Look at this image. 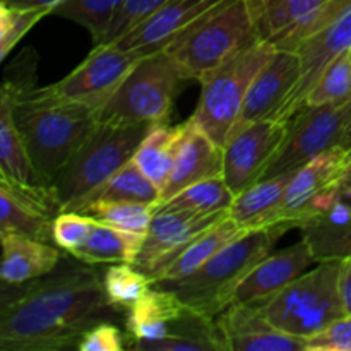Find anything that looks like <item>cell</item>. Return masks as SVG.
<instances>
[{"instance_id": "1", "label": "cell", "mask_w": 351, "mask_h": 351, "mask_svg": "<svg viewBox=\"0 0 351 351\" xmlns=\"http://www.w3.org/2000/svg\"><path fill=\"white\" fill-rule=\"evenodd\" d=\"M115 311L89 264H64L0 312V351L77 350L84 332Z\"/></svg>"}, {"instance_id": "2", "label": "cell", "mask_w": 351, "mask_h": 351, "mask_svg": "<svg viewBox=\"0 0 351 351\" xmlns=\"http://www.w3.org/2000/svg\"><path fill=\"white\" fill-rule=\"evenodd\" d=\"M16 120L38 180L55 199V180L95 129L99 112L48 95L43 88H36V74H33L17 98Z\"/></svg>"}, {"instance_id": "3", "label": "cell", "mask_w": 351, "mask_h": 351, "mask_svg": "<svg viewBox=\"0 0 351 351\" xmlns=\"http://www.w3.org/2000/svg\"><path fill=\"white\" fill-rule=\"evenodd\" d=\"M283 235V232L273 228L247 230L197 271L182 280L158 283L156 287L170 290L187 311L216 319L235 302V293L243 278L259 261L273 252Z\"/></svg>"}, {"instance_id": "4", "label": "cell", "mask_w": 351, "mask_h": 351, "mask_svg": "<svg viewBox=\"0 0 351 351\" xmlns=\"http://www.w3.org/2000/svg\"><path fill=\"white\" fill-rule=\"evenodd\" d=\"M151 123L98 120L53 184L58 213L81 211L99 187L132 160Z\"/></svg>"}, {"instance_id": "5", "label": "cell", "mask_w": 351, "mask_h": 351, "mask_svg": "<svg viewBox=\"0 0 351 351\" xmlns=\"http://www.w3.org/2000/svg\"><path fill=\"white\" fill-rule=\"evenodd\" d=\"M257 38L245 0H225L178 34L163 50L187 79L201 81Z\"/></svg>"}, {"instance_id": "6", "label": "cell", "mask_w": 351, "mask_h": 351, "mask_svg": "<svg viewBox=\"0 0 351 351\" xmlns=\"http://www.w3.org/2000/svg\"><path fill=\"white\" fill-rule=\"evenodd\" d=\"M338 274L339 261H321L314 269L305 271L278 293L254 304L278 329L307 339L345 315Z\"/></svg>"}, {"instance_id": "7", "label": "cell", "mask_w": 351, "mask_h": 351, "mask_svg": "<svg viewBox=\"0 0 351 351\" xmlns=\"http://www.w3.org/2000/svg\"><path fill=\"white\" fill-rule=\"evenodd\" d=\"M274 50L276 48L271 43L254 38L199 81L201 96L192 119L218 146H225L230 130L239 119L250 82Z\"/></svg>"}, {"instance_id": "8", "label": "cell", "mask_w": 351, "mask_h": 351, "mask_svg": "<svg viewBox=\"0 0 351 351\" xmlns=\"http://www.w3.org/2000/svg\"><path fill=\"white\" fill-rule=\"evenodd\" d=\"M182 81L187 77L167 50L144 55L103 106L99 120L168 122Z\"/></svg>"}, {"instance_id": "9", "label": "cell", "mask_w": 351, "mask_h": 351, "mask_svg": "<svg viewBox=\"0 0 351 351\" xmlns=\"http://www.w3.org/2000/svg\"><path fill=\"white\" fill-rule=\"evenodd\" d=\"M350 122L351 98L343 103L300 108L291 117L287 136L261 175V180L291 173L317 154L338 146Z\"/></svg>"}, {"instance_id": "10", "label": "cell", "mask_w": 351, "mask_h": 351, "mask_svg": "<svg viewBox=\"0 0 351 351\" xmlns=\"http://www.w3.org/2000/svg\"><path fill=\"white\" fill-rule=\"evenodd\" d=\"M254 34L280 50L295 51L300 41L336 19L351 0H245Z\"/></svg>"}, {"instance_id": "11", "label": "cell", "mask_w": 351, "mask_h": 351, "mask_svg": "<svg viewBox=\"0 0 351 351\" xmlns=\"http://www.w3.org/2000/svg\"><path fill=\"white\" fill-rule=\"evenodd\" d=\"M143 57L141 51L127 50L115 43L99 45L93 48L91 53L74 71L53 84L43 86V89L55 98L82 103L101 112Z\"/></svg>"}, {"instance_id": "12", "label": "cell", "mask_w": 351, "mask_h": 351, "mask_svg": "<svg viewBox=\"0 0 351 351\" xmlns=\"http://www.w3.org/2000/svg\"><path fill=\"white\" fill-rule=\"evenodd\" d=\"M31 55V50L24 51L7 71L5 77L0 79V177L43 195L58 213L53 195L45 191L38 180L16 120V103L21 89L31 75L36 74V57L29 60Z\"/></svg>"}, {"instance_id": "13", "label": "cell", "mask_w": 351, "mask_h": 351, "mask_svg": "<svg viewBox=\"0 0 351 351\" xmlns=\"http://www.w3.org/2000/svg\"><path fill=\"white\" fill-rule=\"evenodd\" d=\"M288 120L266 119L232 134L223 146V178L233 194L256 182L280 149L288 132Z\"/></svg>"}, {"instance_id": "14", "label": "cell", "mask_w": 351, "mask_h": 351, "mask_svg": "<svg viewBox=\"0 0 351 351\" xmlns=\"http://www.w3.org/2000/svg\"><path fill=\"white\" fill-rule=\"evenodd\" d=\"M346 160L348 151L338 144L295 170L271 228L287 233L293 228H300L305 221L314 218L315 204L331 191V185L335 184Z\"/></svg>"}, {"instance_id": "15", "label": "cell", "mask_w": 351, "mask_h": 351, "mask_svg": "<svg viewBox=\"0 0 351 351\" xmlns=\"http://www.w3.org/2000/svg\"><path fill=\"white\" fill-rule=\"evenodd\" d=\"M298 77L300 64L297 51L276 48L250 82L242 110L235 125L230 130V136L250 123L276 117L293 93Z\"/></svg>"}, {"instance_id": "16", "label": "cell", "mask_w": 351, "mask_h": 351, "mask_svg": "<svg viewBox=\"0 0 351 351\" xmlns=\"http://www.w3.org/2000/svg\"><path fill=\"white\" fill-rule=\"evenodd\" d=\"M348 48H351V5L346 7L328 26L300 41L295 50L298 55V64H300V77L276 119L290 122L291 117L297 115L298 110L304 106L308 91L315 84L322 71Z\"/></svg>"}, {"instance_id": "17", "label": "cell", "mask_w": 351, "mask_h": 351, "mask_svg": "<svg viewBox=\"0 0 351 351\" xmlns=\"http://www.w3.org/2000/svg\"><path fill=\"white\" fill-rule=\"evenodd\" d=\"M226 351H305V339L271 324L256 304L233 302L216 317Z\"/></svg>"}, {"instance_id": "18", "label": "cell", "mask_w": 351, "mask_h": 351, "mask_svg": "<svg viewBox=\"0 0 351 351\" xmlns=\"http://www.w3.org/2000/svg\"><path fill=\"white\" fill-rule=\"evenodd\" d=\"M228 215L230 213L194 215V213L187 211H168V209L156 208L146 237H144L143 249L134 264L147 274L151 269L175 256L199 233L208 230L209 226Z\"/></svg>"}, {"instance_id": "19", "label": "cell", "mask_w": 351, "mask_h": 351, "mask_svg": "<svg viewBox=\"0 0 351 351\" xmlns=\"http://www.w3.org/2000/svg\"><path fill=\"white\" fill-rule=\"evenodd\" d=\"M221 2L225 0H168L139 26L115 41V45L143 55L163 50L191 24Z\"/></svg>"}, {"instance_id": "20", "label": "cell", "mask_w": 351, "mask_h": 351, "mask_svg": "<svg viewBox=\"0 0 351 351\" xmlns=\"http://www.w3.org/2000/svg\"><path fill=\"white\" fill-rule=\"evenodd\" d=\"M184 123L177 156L171 167L170 178L161 191V202L173 197L177 192L204 178L221 175L223 171V147L218 146L192 117Z\"/></svg>"}, {"instance_id": "21", "label": "cell", "mask_w": 351, "mask_h": 351, "mask_svg": "<svg viewBox=\"0 0 351 351\" xmlns=\"http://www.w3.org/2000/svg\"><path fill=\"white\" fill-rule=\"evenodd\" d=\"M312 264H317V261L304 239L278 252L273 250L243 278L235 293V302L254 304L269 298L308 271Z\"/></svg>"}, {"instance_id": "22", "label": "cell", "mask_w": 351, "mask_h": 351, "mask_svg": "<svg viewBox=\"0 0 351 351\" xmlns=\"http://www.w3.org/2000/svg\"><path fill=\"white\" fill-rule=\"evenodd\" d=\"M62 261L57 245L19 232L0 233V278L26 285L53 273Z\"/></svg>"}, {"instance_id": "23", "label": "cell", "mask_w": 351, "mask_h": 351, "mask_svg": "<svg viewBox=\"0 0 351 351\" xmlns=\"http://www.w3.org/2000/svg\"><path fill=\"white\" fill-rule=\"evenodd\" d=\"M57 209L43 195L0 177V233L19 232L51 242Z\"/></svg>"}, {"instance_id": "24", "label": "cell", "mask_w": 351, "mask_h": 351, "mask_svg": "<svg viewBox=\"0 0 351 351\" xmlns=\"http://www.w3.org/2000/svg\"><path fill=\"white\" fill-rule=\"evenodd\" d=\"M243 232H247V230H243L232 216H225L218 223L209 226L208 230L199 233L194 240L182 247L175 256L151 269L147 276L153 281V285L182 280V278L197 271L202 264L208 263L215 254H218L230 242L239 239Z\"/></svg>"}, {"instance_id": "25", "label": "cell", "mask_w": 351, "mask_h": 351, "mask_svg": "<svg viewBox=\"0 0 351 351\" xmlns=\"http://www.w3.org/2000/svg\"><path fill=\"white\" fill-rule=\"evenodd\" d=\"M187 312L185 305L167 288L153 285L144 297L127 312L125 328L129 335L130 345L139 343H153L167 338L171 324Z\"/></svg>"}, {"instance_id": "26", "label": "cell", "mask_w": 351, "mask_h": 351, "mask_svg": "<svg viewBox=\"0 0 351 351\" xmlns=\"http://www.w3.org/2000/svg\"><path fill=\"white\" fill-rule=\"evenodd\" d=\"M315 261H339L351 257V211L341 204H331L322 215L300 226Z\"/></svg>"}, {"instance_id": "27", "label": "cell", "mask_w": 351, "mask_h": 351, "mask_svg": "<svg viewBox=\"0 0 351 351\" xmlns=\"http://www.w3.org/2000/svg\"><path fill=\"white\" fill-rule=\"evenodd\" d=\"M293 173L295 171L264 178L237 194L230 208V216L243 230L271 228V223Z\"/></svg>"}, {"instance_id": "28", "label": "cell", "mask_w": 351, "mask_h": 351, "mask_svg": "<svg viewBox=\"0 0 351 351\" xmlns=\"http://www.w3.org/2000/svg\"><path fill=\"white\" fill-rule=\"evenodd\" d=\"M144 237L146 235L96 221L84 245L75 250L72 257L89 266L119 263L134 264L143 249Z\"/></svg>"}, {"instance_id": "29", "label": "cell", "mask_w": 351, "mask_h": 351, "mask_svg": "<svg viewBox=\"0 0 351 351\" xmlns=\"http://www.w3.org/2000/svg\"><path fill=\"white\" fill-rule=\"evenodd\" d=\"M182 134H184V123L178 125H168V122L151 123L132 156L137 167L160 187V191H163L170 178Z\"/></svg>"}, {"instance_id": "30", "label": "cell", "mask_w": 351, "mask_h": 351, "mask_svg": "<svg viewBox=\"0 0 351 351\" xmlns=\"http://www.w3.org/2000/svg\"><path fill=\"white\" fill-rule=\"evenodd\" d=\"M95 201L134 202V204H146L158 208V206L161 204V191L160 187H158V185L154 184L139 167H137L136 161L129 160L119 171H115V173L96 191V194L89 199L88 204H91V202Z\"/></svg>"}, {"instance_id": "31", "label": "cell", "mask_w": 351, "mask_h": 351, "mask_svg": "<svg viewBox=\"0 0 351 351\" xmlns=\"http://www.w3.org/2000/svg\"><path fill=\"white\" fill-rule=\"evenodd\" d=\"M235 194L226 185L223 175L204 178L177 192L173 197L161 202L158 208L168 211H187L194 215H218L230 213Z\"/></svg>"}, {"instance_id": "32", "label": "cell", "mask_w": 351, "mask_h": 351, "mask_svg": "<svg viewBox=\"0 0 351 351\" xmlns=\"http://www.w3.org/2000/svg\"><path fill=\"white\" fill-rule=\"evenodd\" d=\"M122 3L123 0H64L51 14L81 24L93 36L95 47H99L106 41L110 26Z\"/></svg>"}, {"instance_id": "33", "label": "cell", "mask_w": 351, "mask_h": 351, "mask_svg": "<svg viewBox=\"0 0 351 351\" xmlns=\"http://www.w3.org/2000/svg\"><path fill=\"white\" fill-rule=\"evenodd\" d=\"M103 291L112 307L129 308L149 291L153 281L136 264H110L101 276Z\"/></svg>"}, {"instance_id": "34", "label": "cell", "mask_w": 351, "mask_h": 351, "mask_svg": "<svg viewBox=\"0 0 351 351\" xmlns=\"http://www.w3.org/2000/svg\"><path fill=\"white\" fill-rule=\"evenodd\" d=\"M351 98V48L339 53L322 71L308 91L304 106H322L343 103ZM302 106V108H304Z\"/></svg>"}, {"instance_id": "35", "label": "cell", "mask_w": 351, "mask_h": 351, "mask_svg": "<svg viewBox=\"0 0 351 351\" xmlns=\"http://www.w3.org/2000/svg\"><path fill=\"white\" fill-rule=\"evenodd\" d=\"M154 211H156L154 206L120 201H95L79 213L91 216L96 221L105 225L146 235Z\"/></svg>"}, {"instance_id": "36", "label": "cell", "mask_w": 351, "mask_h": 351, "mask_svg": "<svg viewBox=\"0 0 351 351\" xmlns=\"http://www.w3.org/2000/svg\"><path fill=\"white\" fill-rule=\"evenodd\" d=\"M96 219L77 211H60L51 221V242L67 254H74L88 240Z\"/></svg>"}, {"instance_id": "37", "label": "cell", "mask_w": 351, "mask_h": 351, "mask_svg": "<svg viewBox=\"0 0 351 351\" xmlns=\"http://www.w3.org/2000/svg\"><path fill=\"white\" fill-rule=\"evenodd\" d=\"M168 0H123L122 7L117 12L108 34H106V43H115L120 38L125 36L129 31L139 26L143 21H146L151 14L156 12L161 5Z\"/></svg>"}, {"instance_id": "38", "label": "cell", "mask_w": 351, "mask_h": 351, "mask_svg": "<svg viewBox=\"0 0 351 351\" xmlns=\"http://www.w3.org/2000/svg\"><path fill=\"white\" fill-rule=\"evenodd\" d=\"M305 351H351V315H341L308 336Z\"/></svg>"}, {"instance_id": "39", "label": "cell", "mask_w": 351, "mask_h": 351, "mask_svg": "<svg viewBox=\"0 0 351 351\" xmlns=\"http://www.w3.org/2000/svg\"><path fill=\"white\" fill-rule=\"evenodd\" d=\"M125 348V336L119 326L101 321L89 328L79 341V351H122Z\"/></svg>"}, {"instance_id": "40", "label": "cell", "mask_w": 351, "mask_h": 351, "mask_svg": "<svg viewBox=\"0 0 351 351\" xmlns=\"http://www.w3.org/2000/svg\"><path fill=\"white\" fill-rule=\"evenodd\" d=\"M48 10H21L19 19H17L16 26L12 27L9 34L5 38L0 40V64L5 60L7 55L16 48V45L40 23L43 17L48 16Z\"/></svg>"}, {"instance_id": "41", "label": "cell", "mask_w": 351, "mask_h": 351, "mask_svg": "<svg viewBox=\"0 0 351 351\" xmlns=\"http://www.w3.org/2000/svg\"><path fill=\"white\" fill-rule=\"evenodd\" d=\"M350 191H351V154L348 156V160H346V163L343 165L341 171H339V175L336 177L335 184L331 185V191H329L328 194L321 199V202H319L321 213L328 211V208L331 206V201L336 197V195L343 194V192H350Z\"/></svg>"}, {"instance_id": "42", "label": "cell", "mask_w": 351, "mask_h": 351, "mask_svg": "<svg viewBox=\"0 0 351 351\" xmlns=\"http://www.w3.org/2000/svg\"><path fill=\"white\" fill-rule=\"evenodd\" d=\"M338 291L339 298H341L343 311H345L346 315H351V257L339 259Z\"/></svg>"}, {"instance_id": "43", "label": "cell", "mask_w": 351, "mask_h": 351, "mask_svg": "<svg viewBox=\"0 0 351 351\" xmlns=\"http://www.w3.org/2000/svg\"><path fill=\"white\" fill-rule=\"evenodd\" d=\"M33 283V281H31ZM31 283L26 285H12V283H7L0 278V312L3 311L5 307H9L12 302H16L17 298L23 297L27 290H29Z\"/></svg>"}, {"instance_id": "44", "label": "cell", "mask_w": 351, "mask_h": 351, "mask_svg": "<svg viewBox=\"0 0 351 351\" xmlns=\"http://www.w3.org/2000/svg\"><path fill=\"white\" fill-rule=\"evenodd\" d=\"M3 2L16 10H48L51 14L55 7L60 5L64 0H3Z\"/></svg>"}, {"instance_id": "45", "label": "cell", "mask_w": 351, "mask_h": 351, "mask_svg": "<svg viewBox=\"0 0 351 351\" xmlns=\"http://www.w3.org/2000/svg\"><path fill=\"white\" fill-rule=\"evenodd\" d=\"M21 10L12 9V7L7 5L3 0H0V40L5 38L7 34L12 31V27L16 26L17 19H19Z\"/></svg>"}, {"instance_id": "46", "label": "cell", "mask_w": 351, "mask_h": 351, "mask_svg": "<svg viewBox=\"0 0 351 351\" xmlns=\"http://www.w3.org/2000/svg\"><path fill=\"white\" fill-rule=\"evenodd\" d=\"M335 202H336V204L345 206L346 209H350V211H351V191L350 192H343V194L336 195V197L331 201V204H335Z\"/></svg>"}, {"instance_id": "47", "label": "cell", "mask_w": 351, "mask_h": 351, "mask_svg": "<svg viewBox=\"0 0 351 351\" xmlns=\"http://www.w3.org/2000/svg\"><path fill=\"white\" fill-rule=\"evenodd\" d=\"M339 146H341V147H345V149L348 151V153H350V149H351V122H350L348 129H346L345 136H343L341 143H339Z\"/></svg>"}, {"instance_id": "48", "label": "cell", "mask_w": 351, "mask_h": 351, "mask_svg": "<svg viewBox=\"0 0 351 351\" xmlns=\"http://www.w3.org/2000/svg\"><path fill=\"white\" fill-rule=\"evenodd\" d=\"M350 154H351V149H350V153H348V156H350Z\"/></svg>"}]
</instances>
